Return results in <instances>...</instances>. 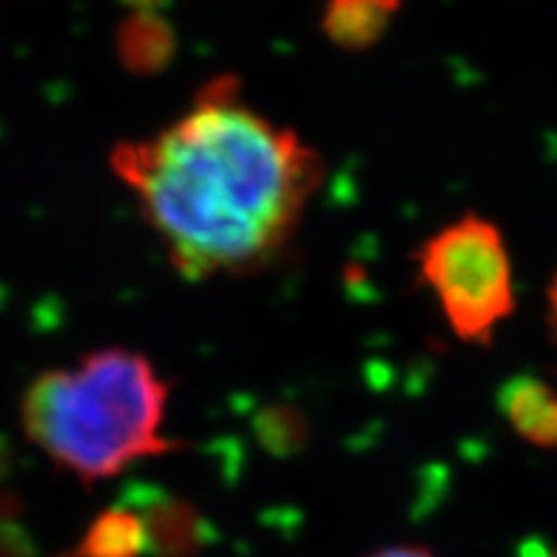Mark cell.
<instances>
[{
    "mask_svg": "<svg viewBox=\"0 0 557 557\" xmlns=\"http://www.w3.org/2000/svg\"><path fill=\"white\" fill-rule=\"evenodd\" d=\"M148 553L143 519L132 506H114L90 521L83 540L65 557H139Z\"/></svg>",
    "mask_w": 557,
    "mask_h": 557,
    "instance_id": "7",
    "label": "cell"
},
{
    "mask_svg": "<svg viewBox=\"0 0 557 557\" xmlns=\"http://www.w3.org/2000/svg\"><path fill=\"white\" fill-rule=\"evenodd\" d=\"M498 410L511 429L540 449H557V389L532 374H517L498 389Z\"/></svg>",
    "mask_w": 557,
    "mask_h": 557,
    "instance_id": "5",
    "label": "cell"
},
{
    "mask_svg": "<svg viewBox=\"0 0 557 557\" xmlns=\"http://www.w3.org/2000/svg\"><path fill=\"white\" fill-rule=\"evenodd\" d=\"M26 542L21 532L11 524H0V557H24Z\"/></svg>",
    "mask_w": 557,
    "mask_h": 557,
    "instance_id": "10",
    "label": "cell"
},
{
    "mask_svg": "<svg viewBox=\"0 0 557 557\" xmlns=\"http://www.w3.org/2000/svg\"><path fill=\"white\" fill-rule=\"evenodd\" d=\"M176 39L169 26L158 18H132L122 29L120 52L124 65L135 73H156L163 65H169Z\"/></svg>",
    "mask_w": 557,
    "mask_h": 557,
    "instance_id": "8",
    "label": "cell"
},
{
    "mask_svg": "<svg viewBox=\"0 0 557 557\" xmlns=\"http://www.w3.org/2000/svg\"><path fill=\"white\" fill-rule=\"evenodd\" d=\"M403 0H325L320 26L333 45L364 52L385 37Z\"/></svg>",
    "mask_w": 557,
    "mask_h": 557,
    "instance_id": "6",
    "label": "cell"
},
{
    "mask_svg": "<svg viewBox=\"0 0 557 557\" xmlns=\"http://www.w3.org/2000/svg\"><path fill=\"white\" fill-rule=\"evenodd\" d=\"M169 382L145 357L122 348L88 354L78 369H58L24 395V429L37 447L83 483L120 475L143 457L184 444L163 436Z\"/></svg>",
    "mask_w": 557,
    "mask_h": 557,
    "instance_id": "2",
    "label": "cell"
},
{
    "mask_svg": "<svg viewBox=\"0 0 557 557\" xmlns=\"http://www.w3.org/2000/svg\"><path fill=\"white\" fill-rule=\"evenodd\" d=\"M129 506L143 519L148 553L156 557H197L207 545L209 524L189 500L143 487Z\"/></svg>",
    "mask_w": 557,
    "mask_h": 557,
    "instance_id": "4",
    "label": "cell"
},
{
    "mask_svg": "<svg viewBox=\"0 0 557 557\" xmlns=\"http://www.w3.org/2000/svg\"><path fill=\"white\" fill-rule=\"evenodd\" d=\"M111 169L186 278L269 269L323 184L318 152L248 107L230 75L156 137L120 145Z\"/></svg>",
    "mask_w": 557,
    "mask_h": 557,
    "instance_id": "1",
    "label": "cell"
},
{
    "mask_svg": "<svg viewBox=\"0 0 557 557\" xmlns=\"http://www.w3.org/2000/svg\"><path fill=\"white\" fill-rule=\"evenodd\" d=\"M369 557H436V555H431L429 549L416 547V545H395V547L380 549V553H374Z\"/></svg>",
    "mask_w": 557,
    "mask_h": 557,
    "instance_id": "12",
    "label": "cell"
},
{
    "mask_svg": "<svg viewBox=\"0 0 557 557\" xmlns=\"http://www.w3.org/2000/svg\"><path fill=\"white\" fill-rule=\"evenodd\" d=\"M253 431L263 449L276 457L295 455L310 438L308 418L297 408L284 406V403H274V406L259 410V416L253 418Z\"/></svg>",
    "mask_w": 557,
    "mask_h": 557,
    "instance_id": "9",
    "label": "cell"
},
{
    "mask_svg": "<svg viewBox=\"0 0 557 557\" xmlns=\"http://www.w3.org/2000/svg\"><path fill=\"white\" fill-rule=\"evenodd\" d=\"M413 259L455 336L465 344H491L517 308L513 269L500 230L480 214H465L429 235Z\"/></svg>",
    "mask_w": 557,
    "mask_h": 557,
    "instance_id": "3",
    "label": "cell"
},
{
    "mask_svg": "<svg viewBox=\"0 0 557 557\" xmlns=\"http://www.w3.org/2000/svg\"><path fill=\"white\" fill-rule=\"evenodd\" d=\"M532 549H534V555H524V557H557V549L555 553H547L542 545H532Z\"/></svg>",
    "mask_w": 557,
    "mask_h": 557,
    "instance_id": "13",
    "label": "cell"
},
{
    "mask_svg": "<svg viewBox=\"0 0 557 557\" xmlns=\"http://www.w3.org/2000/svg\"><path fill=\"white\" fill-rule=\"evenodd\" d=\"M547 331H549V338L557 341V274L553 276V282H549L547 287Z\"/></svg>",
    "mask_w": 557,
    "mask_h": 557,
    "instance_id": "11",
    "label": "cell"
}]
</instances>
